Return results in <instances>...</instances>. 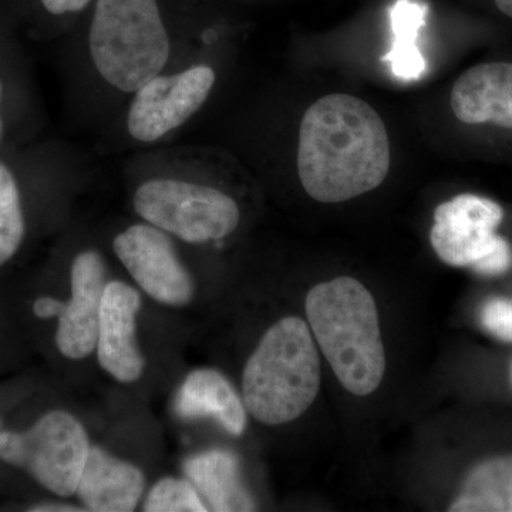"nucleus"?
Returning <instances> with one entry per match:
<instances>
[{"label": "nucleus", "mask_w": 512, "mask_h": 512, "mask_svg": "<svg viewBox=\"0 0 512 512\" xmlns=\"http://www.w3.org/2000/svg\"><path fill=\"white\" fill-rule=\"evenodd\" d=\"M480 323L494 338L512 343V301L498 296L485 301L480 309Z\"/></svg>", "instance_id": "nucleus-19"}, {"label": "nucleus", "mask_w": 512, "mask_h": 512, "mask_svg": "<svg viewBox=\"0 0 512 512\" xmlns=\"http://www.w3.org/2000/svg\"><path fill=\"white\" fill-rule=\"evenodd\" d=\"M10 79L6 70L0 66V150L3 144L8 140L9 126H10V97H12V90H10Z\"/></svg>", "instance_id": "nucleus-20"}, {"label": "nucleus", "mask_w": 512, "mask_h": 512, "mask_svg": "<svg viewBox=\"0 0 512 512\" xmlns=\"http://www.w3.org/2000/svg\"><path fill=\"white\" fill-rule=\"evenodd\" d=\"M140 292L121 281L107 282L101 299L96 353L99 365L120 383H133L146 369L137 342Z\"/></svg>", "instance_id": "nucleus-11"}, {"label": "nucleus", "mask_w": 512, "mask_h": 512, "mask_svg": "<svg viewBox=\"0 0 512 512\" xmlns=\"http://www.w3.org/2000/svg\"><path fill=\"white\" fill-rule=\"evenodd\" d=\"M133 204L148 224L187 244L220 241L237 229L241 218L237 202L225 192L175 178L141 184Z\"/></svg>", "instance_id": "nucleus-7"}, {"label": "nucleus", "mask_w": 512, "mask_h": 512, "mask_svg": "<svg viewBox=\"0 0 512 512\" xmlns=\"http://www.w3.org/2000/svg\"><path fill=\"white\" fill-rule=\"evenodd\" d=\"M305 309L309 328L342 386L356 396L375 392L386 355L372 293L357 279L342 276L312 288Z\"/></svg>", "instance_id": "nucleus-2"}, {"label": "nucleus", "mask_w": 512, "mask_h": 512, "mask_svg": "<svg viewBox=\"0 0 512 512\" xmlns=\"http://www.w3.org/2000/svg\"><path fill=\"white\" fill-rule=\"evenodd\" d=\"M495 8L512 20V0H494Z\"/></svg>", "instance_id": "nucleus-23"}, {"label": "nucleus", "mask_w": 512, "mask_h": 512, "mask_svg": "<svg viewBox=\"0 0 512 512\" xmlns=\"http://www.w3.org/2000/svg\"><path fill=\"white\" fill-rule=\"evenodd\" d=\"M90 443L72 413L49 410L25 427L0 429V461L60 498L76 495Z\"/></svg>", "instance_id": "nucleus-5"}, {"label": "nucleus", "mask_w": 512, "mask_h": 512, "mask_svg": "<svg viewBox=\"0 0 512 512\" xmlns=\"http://www.w3.org/2000/svg\"><path fill=\"white\" fill-rule=\"evenodd\" d=\"M89 49L107 83L120 92L136 93L170 59V39L157 0H97Z\"/></svg>", "instance_id": "nucleus-4"}, {"label": "nucleus", "mask_w": 512, "mask_h": 512, "mask_svg": "<svg viewBox=\"0 0 512 512\" xmlns=\"http://www.w3.org/2000/svg\"><path fill=\"white\" fill-rule=\"evenodd\" d=\"M448 511L512 512V454L471 468Z\"/></svg>", "instance_id": "nucleus-16"}, {"label": "nucleus", "mask_w": 512, "mask_h": 512, "mask_svg": "<svg viewBox=\"0 0 512 512\" xmlns=\"http://www.w3.org/2000/svg\"><path fill=\"white\" fill-rule=\"evenodd\" d=\"M184 471L208 511L255 510L254 501L241 483L238 458L229 451L195 454L185 461Z\"/></svg>", "instance_id": "nucleus-15"}, {"label": "nucleus", "mask_w": 512, "mask_h": 512, "mask_svg": "<svg viewBox=\"0 0 512 512\" xmlns=\"http://www.w3.org/2000/svg\"><path fill=\"white\" fill-rule=\"evenodd\" d=\"M424 16L426 9L414 0H397L390 10L394 39L392 50L383 60L390 63L394 76L407 82L419 80L426 72V60L417 46Z\"/></svg>", "instance_id": "nucleus-17"}, {"label": "nucleus", "mask_w": 512, "mask_h": 512, "mask_svg": "<svg viewBox=\"0 0 512 512\" xmlns=\"http://www.w3.org/2000/svg\"><path fill=\"white\" fill-rule=\"evenodd\" d=\"M320 360L311 328L298 316L274 323L242 375V400L251 416L266 426L301 417L318 396Z\"/></svg>", "instance_id": "nucleus-3"}, {"label": "nucleus", "mask_w": 512, "mask_h": 512, "mask_svg": "<svg viewBox=\"0 0 512 512\" xmlns=\"http://www.w3.org/2000/svg\"><path fill=\"white\" fill-rule=\"evenodd\" d=\"M299 180L313 200L336 204L376 190L390 170V143L382 117L350 94H328L303 114Z\"/></svg>", "instance_id": "nucleus-1"}, {"label": "nucleus", "mask_w": 512, "mask_h": 512, "mask_svg": "<svg viewBox=\"0 0 512 512\" xmlns=\"http://www.w3.org/2000/svg\"><path fill=\"white\" fill-rule=\"evenodd\" d=\"M2 426H3V420H2V417H0V429H2Z\"/></svg>", "instance_id": "nucleus-24"}, {"label": "nucleus", "mask_w": 512, "mask_h": 512, "mask_svg": "<svg viewBox=\"0 0 512 512\" xmlns=\"http://www.w3.org/2000/svg\"><path fill=\"white\" fill-rule=\"evenodd\" d=\"M28 511L32 512H76L83 511L82 508L73 507L62 503H50V501H43V503L30 504Z\"/></svg>", "instance_id": "nucleus-22"}, {"label": "nucleus", "mask_w": 512, "mask_h": 512, "mask_svg": "<svg viewBox=\"0 0 512 512\" xmlns=\"http://www.w3.org/2000/svg\"><path fill=\"white\" fill-rule=\"evenodd\" d=\"M214 83L215 72L207 64L168 76L157 74L134 96L127 117L128 133L141 143L160 140L204 106Z\"/></svg>", "instance_id": "nucleus-9"}, {"label": "nucleus", "mask_w": 512, "mask_h": 512, "mask_svg": "<svg viewBox=\"0 0 512 512\" xmlns=\"http://www.w3.org/2000/svg\"><path fill=\"white\" fill-rule=\"evenodd\" d=\"M450 107L464 126L512 133V62L478 63L460 74L451 89Z\"/></svg>", "instance_id": "nucleus-12"}, {"label": "nucleus", "mask_w": 512, "mask_h": 512, "mask_svg": "<svg viewBox=\"0 0 512 512\" xmlns=\"http://www.w3.org/2000/svg\"><path fill=\"white\" fill-rule=\"evenodd\" d=\"M504 218V208L491 198L457 195L434 211L431 247L444 264L488 278L507 274L512 268V245L498 234Z\"/></svg>", "instance_id": "nucleus-6"}, {"label": "nucleus", "mask_w": 512, "mask_h": 512, "mask_svg": "<svg viewBox=\"0 0 512 512\" xmlns=\"http://www.w3.org/2000/svg\"><path fill=\"white\" fill-rule=\"evenodd\" d=\"M37 2L47 15L62 16L66 13L80 12L89 5L90 0H37Z\"/></svg>", "instance_id": "nucleus-21"}, {"label": "nucleus", "mask_w": 512, "mask_h": 512, "mask_svg": "<svg viewBox=\"0 0 512 512\" xmlns=\"http://www.w3.org/2000/svg\"><path fill=\"white\" fill-rule=\"evenodd\" d=\"M510 375H511V383H512V365H511V372H510Z\"/></svg>", "instance_id": "nucleus-25"}, {"label": "nucleus", "mask_w": 512, "mask_h": 512, "mask_svg": "<svg viewBox=\"0 0 512 512\" xmlns=\"http://www.w3.org/2000/svg\"><path fill=\"white\" fill-rule=\"evenodd\" d=\"M174 407L181 419H212L235 437L242 436L247 427L244 400L218 370L190 373L178 390Z\"/></svg>", "instance_id": "nucleus-14"}, {"label": "nucleus", "mask_w": 512, "mask_h": 512, "mask_svg": "<svg viewBox=\"0 0 512 512\" xmlns=\"http://www.w3.org/2000/svg\"><path fill=\"white\" fill-rule=\"evenodd\" d=\"M147 512H204L207 505L195 490L191 481L185 478L165 477L157 481L144 503Z\"/></svg>", "instance_id": "nucleus-18"}, {"label": "nucleus", "mask_w": 512, "mask_h": 512, "mask_svg": "<svg viewBox=\"0 0 512 512\" xmlns=\"http://www.w3.org/2000/svg\"><path fill=\"white\" fill-rule=\"evenodd\" d=\"M146 485L140 468L90 446L76 495L87 511L130 512L140 504Z\"/></svg>", "instance_id": "nucleus-13"}, {"label": "nucleus", "mask_w": 512, "mask_h": 512, "mask_svg": "<svg viewBox=\"0 0 512 512\" xmlns=\"http://www.w3.org/2000/svg\"><path fill=\"white\" fill-rule=\"evenodd\" d=\"M106 285V262L99 252L89 249L74 256L70 266L69 301L43 293L30 303L33 318L42 322L56 320V349L66 359L80 360L96 352L101 299Z\"/></svg>", "instance_id": "nucleus-8"}, {"label": "nucleus", "mask_w": 512, "mask_h": 512, "mask_svg": "<svg viewBox=\"0 0 512 512\" xmlns=\"http://www.w3.org/2000/svg\"><path fill=\"white\" fill-rule=\"evenodd\" d=\"M113 249L151 299L173 308L190 305L195 296L194 279L167 232L148 222L131 225L114 238Z\"/></svg>", "instance_id": "nucleus-10"}]
</instances>
